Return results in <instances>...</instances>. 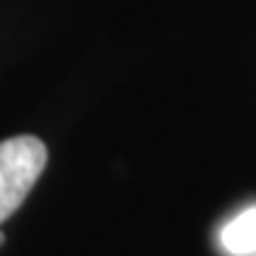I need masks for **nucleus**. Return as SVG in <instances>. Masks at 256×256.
Instances as JSON below:
<instances>
[{
    "mask_svg": "<svg viewBox=\"0 0 256 256\" xmlns=\"http://www.w3.org/2000/svg\"><path fill=\"white\" fill-rule=\"evenodd\" d=\"M48 165V146L37 136H10L0 142V222L16 212Z\"/></svg>",
    "mask_w": 256,
    "mask_h": 256,
    "instance_id": "obj_1",
    "label": "nucleus"
},
{
    "mask_svg": "<svg viewBox=\"0 0 256 256\" xmlns=\"http://www.w3.org/2000/svg\"><path fill=\"white\" fill-rule=\"evenodd\" d=\"M220 240L236 256L256 254V206H248L236 220H230L222 228V232H220Z\"/></svg>",
    "mask_w": 256,
    "mask_h": 256,
    "instance_id": "obj_2",
    "label": "nucleus"
},
{
    "mask_svg": "<svg viewBox=\"0 0 256 256\" xmlns=\"http://www.w3.org/2000/svg\"><path fill=\"white\" fill-rule=\"evenodd\" d=\"M3 243H6V236H3V230H0V248H3Z\"/></svg>",
    "mask_w": 256,
    "mask_h": 256,
    "instance_id": "obj_3",
    "label": "nucleus"
}]
</instances>
